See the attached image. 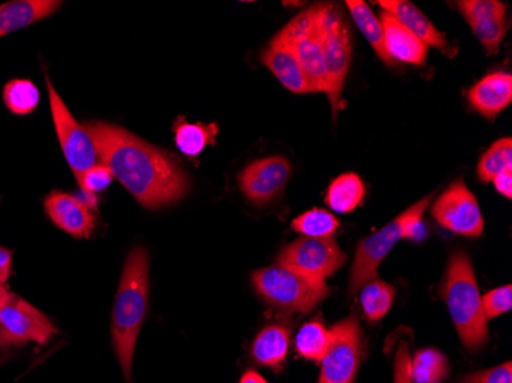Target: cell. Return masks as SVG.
Masks as SVG:
<instances>
[{
  "label": "cell",
  "mask_w": 512,
  "mask_h": 383,
  "mask_svg": "<svg viewBox=\"0 0 512 383\" xmlns=\"http://www.w3.org/2000/svg\"><path fill=\"white\" fill-rule=\"evenodd\" d=\"M365 197V186L358 174H342L327 190L325 203L338 213H352L361 206Z\"/></svg>",
  "instance_id": "7402d4cb"
},
{
  "label": "cell",
  "mask_w": 512,
  "mask_h": 383,
  "mask_svg": "<svg viewBox=\"0 0 512 383\" xmlns=\"http://www.w3.org/2000/svg\"><path fill=\"white\" fill-rule=\"evenodd\" d=\"M474 36L485 46L486 53L496 56L499 53L500 43L506 36V16L488 17V19L473 20L468 22Z\"/></svg>",
  "instance_id": "f546056e"
},
{
  "label": "cell",
  "mask_w": 512,
  "mask_h": 383,
  "mask_svg": "<svg viewBox=\"0 0 512 383\" xmlns=\"http://www.w3.org/2000/svg\"><path fill=\"white\" fill-rule=\"evenodd\" d=\"M497 192L503 197L511 200L512 198V169H506L502 174L497 175L493 180Z\"/></svg>",
  "instance_id": "d590c367"
},
{
  "label": "cell",
  "mask_w": 512,
  "mask_h": 383,
  "mask_svg": "<svg viewBox=\"0 0 512 383\" xmlns=\"http://www.w3.org/2000/svg\"><path fill=\"white\" fill-rule=\"evenodd\" d=\"M0 365H2V361H0Z\"/></svg>",
  "instance_id": "60d3db41"
},
{
  "label": "cell",
  "mask_w": 512,
  "mask_h": 383,
  "mask_svg": "<svg viewBox=\"0 0 512 383\" xmlns=\"http://www.w3.org/2000/svg\"><path fill=\"white\" fill-rule=\"evenodd\" d=\"M7 293V287H0V304H2V301H4L5 296H7Z\"/></svg>",
  "instance_id": "ab89813d"
},
{
  "label": "cell",
  "mask_w": 512,
  "mask_h": 383,
  "mask_svg": "<svg viewBox=\"0 0 512 383\" xmlns=\"http://www.w3.org/2000/svg\"><path fill=\"white\" fill-rule=\"evenodd\" d=\"M289 350V327L284 324H269L256 334L252 344V357L256 364L272 368L279 373L286 364Z\"/></svg>",
  "instance_id": "ffe728a7"
},
{
  "label": "cell",
  "mask_w": 512,
  "mask_h": 383,
  "mask_svg": "<svg viewBox=\"0 0 512 383\" xmlns=\"http://www.w3.org/2000/svg\"><path fill=\"white\" fill-rule=\"evenodd\" d=\"M440 295L444 298L457 333L468 350H480L488 341V319L470 256L454 252L448 262Z\"/></svg>",
  "instance_id": "3957f363"
},
{
  "label": "cell",
  "mask_w": 512,
  "mask_h": 383,
  "mask_svg": "<svg viewBox=\"0 0 512 383\" xmlns=\"http://www.w3.org/2000/svg\"><path fill=\"white\" fill-rule=\"evenodd\" d=\"M450 373L447 357L436 348L417 351L411 359V379L416 383H442Z\"/></svg>",
  "instance_id": "cb8c5ba5"
},
{
  "label": "cell",
  "mask_w": 512,
  "mask_h": 383,
  "mask_svg": "<svg viewBox=\"0 0 512 383\" xmlns=\"http://www.w3.org/2000/svg\"><path fill=\"white\" fill-rule=\"evenodd\" d=\"M345 5H347L348 11L352 14L359 30L370 43L371 48L378 54L379 59L387 63L388 66L398 65L390 59L387 50H385L384 30H382L379 17L362 0H347Z\"/></svg>",
  "instance_id": "44dd1931"
},
{
  "label": "cell",
  "mask_w": 512,
  "mask_h": 383,
  "mask_svg": "<svg viewBox=\"0 0 512 383\" xmlns=\"http://www.w3.org/2000/svg\"><path fill=\"white\" fill-rule=\"evenodd\" d=\"M433 195L422 198L413 206L394 218L387 226L382 227L373 235L362 239L356 249L355 262L350 272V296L356 295L367 282L378 278V269L381 262L387 258L393 247L404 238H413L417 227L421 226L425 210L430 206Z\"/></svg>",
  "instance_id": "277c9868"
},
{
  "label": "cell",
  "mask_w": 512,
  "mask_h": 383,
  "mask_svg": "<svg viewBox=\"0 0 512 383\" xmlns=\"http://www.w3.org/2000/svg\"><path fill=\"white\" fill-rule=\"evenodd\" d=\"M261 63L269 69L270 73L279 80L284 88L293 94H313L312 86L302 71L292 46L287 42L283 34L278 33L269 46L261 53Z\"/></svg>",
  "instance_id": "9a60e30c"
},
{
  "label": "cell",
  "mask_w": 512,
  "mask_h": 383,
  "mask_svg": "<svg viewBox=\"0 0 512 383\" xmlns=\"http://www.w3.org/2000/svg\"><path fill=\"white\" fill-rule=\"evenodd\" d=\"M292 164L286 157L260 158L244 167L238 175L241 192L250 203L264 206L275 200L289 183Z\"/></svg>",
  "instance_id": "4fadbf2b"
},
{
  "label": "cell",
  "mask_w": 512,
  "mask_h": 383,
  "mask_svg": "<svg viewBox=\"0 0 512 383\" xmlns=\"http://www.w3.org/2000/svg\"><path fill=\"white\" fill-rule=\"evenodd\" d=\"M114 181V175L103 163L91 167L82 180L79 181V187L83 194L88 195L91 200H96V195L102 194L111 186Z\"/></svg>",
  "instance_id": "1f68e13d"
},
{
  "label": "cell",
  "mask_w": 512,
  "mask_h": 383,
  "mask_svg": "<svg viewBox=\"0 0 512 383\" xmlns=\"http://www.w3.org/2000/svg\"><path fill=\"white\" fill-rule=\"evenodd\" d=\"M431 215L445 229L470 238L482 235L485 226L479 201L463 180L451 183L434 201Z\"/></svg>",
  "instance_id": "8fae6325"
},
{
  "label": "cell",
  "mask_w": 512,
  "mask_h": 383,
  "mask_svg": "<svg viewBox=\"0 0 512 383\" xmlns=\"http://www.w3.org/2000/svg\"><path fill=\"white\" fill-rule=\"evenodd\" d=\"M319 383H353L362 359V331L355 315L333 325Z\"/></svg>",
  "instance_id": "9c48e42d"
},
{
  "label": "cell",
  "mask_w": 512,
  "mask_h": 383,
  "mask_svg": "<svg viewBox=\"0 0 512 383\" xmlns=\"http://www.w3.org/2000/svg\"><path fill=\"white\" fill-rule=\"evenodd\" d=\"M456 5L467 22L506 16V5L497 0H460Z\"/></svg>",
  "instance_id": "4dcf8cb0"
},
{
  "label": "cell",
  "mask_w": 512,
  "mask_h": 383,
  "mask_svg": "<svg viewBox=\"0 0 512 383\" xmlns=\"http://www.w3.org/2000/svg\"><path fill=\"white\" fill-rule=\"evenodd\" d=\"M85 128L100 163L146 209L171 206L188 194V175L168 152L111 123L89 122Z\"/></svg>",
  "instance_id": "6da1fadb"
},
{
  "label": "cell",
  "mask_w": 512,
  "mask_h": 383,
  "mask_svg": "<svg viewBox=\"0 0 512 383\" xmlns=\"http://www.w3.org/2000/svg\"><path fill=\"white\" fill-rule=\"evenodd\" d=\"M378 5L385 13L391 14L394 19L401 22L410 33H413L425 45L433 46V48H437L447 56H456V48H451L444 34L434 27L430 19L416 5L407 2V0H381Z\"/></svg>",
  "instance_id": "2e32d148"
},
{
  "label": "cell",
  "mask_w": 512,
  "mask_h": 383,
  "mask_svg": "<svg viewBox=\"0 0 512 383\" xmlns=\"http://www.w3.org/2000/svg\"><path fill=\"white\" fill-rule=\"evenodd\" d=\"M330 331L319 319L302 325L296 334V351L299 356L313 362H321L329 350Z\"/></svg>",
  "instance_id": "d4e9b609"
},
{
  "label": "cell",
  "mask_w": 512,
  "mask_h": 383,
  "mask_svg": "<svg viewBox=\"0 0 512 383\" xmlns=\"http://www.w3.org/2000/svg\"><path fill=\"white\" fill-rule=\"evenodd\" d=\"M240 383H267L261 374L255 373V371H247L243 377H241Z\"/></svg>",
  "instance_id": "74e56055"
},
{
  "label": "cell",
  "mask_w": 512,
  "mask_h": 383,
  "mask_svg": "<svg viewBox=\"0 0 512 383\" xmlns=\"http://www.w3.org/2000/svg\"><path fill=\"white\" fill-rule=\"evenodd\" d=\"M11 266H13V253L5 247H0V287H5L7 284Z\"/></svg>",
  "instance_id": "8d00e7d4"
},
{
  "label": "cell",
  "mask_w": 512,
  "mask_h": 383,
  "mask_svg": "<svg viewBox=\"0 0 512 383\" xmlns=\"http://www.w3.org/2000/svg\"><path fill=\"white\" fill-rule=\"evenodd\" d=\"M379 20L384 30L385 50L393 62L410 63L414 66L427 63L428 46L424 42L385 11Z\"/></svg>",
  "instance_id": "ac0fdd59"
},
{
  "label": "cell",
  "mask_w": 512,
  "mask_h": 383,
  "mask_svg": "<svg viewBox=\"0 0 512 383\" xmlns=\"http://www.w3.org/2000/svg\"><path fill=\"white\" fill-rule=\"evenodd\" d=\"M46 88L50 94L51 114H53L60 148L65 155L66 163L69 164V169L79 183L91 167L100 163L96 143L86 131L85 126L80 125L71 111L66 108L65 102L54 88L48 74H46Z\"/></svg>",
  "instance_id": "ba28073f"
},
{
  "label": "cell",
  "mask_w": 512,
  "mask_h": 383,
  "mask_svg": "<svg viewBox=\"0 0 512 383\" xmlns=\"http://www.w3.org/2000/svg\"><path fill=\"white\" fill-rule=\"evenodd\" d=\"M506 169H512L511 138H500L480 158L477 175L483 183H491L497 175Z\"/></svg>",
  "instance_id": "83f0119b"
},
{
  "label": "cell",
  "mask_w": 512,
  "mask_h": 383,
  "mask_svg": "<svg viewBox=\"0 0 512 383\" xmlns=\"http://www.w3.org/2000/svg\"><path fill=\"white\" fill-rule=\"evenodd\" d=\"M322 4H315L293 17L279 33L286 37L293 53L315 92H325L324 59H322Z\"/></svg>",
  "instance_id": "52a82bcc"
},
{
  "label": "cell",
  "mask_w": 512,
  "mask_h": 383,
  "mask_svg": "<svg viewBox=\"0 0 512 383\" xmlns=\"http://www.w3.org/2000/svg\"><path fill=\"white\" fill-rule=\"evenodd\" d=\"M45 212L54 226L74 238H88L96 227L91 206L60 190H54L45 198Z\"/></svg>",
  "instance_id": "5bb4252c"
},
{
  "label": "cell",
  "mask_w": 512,
  "mask_h": 383,
  "mask_svg": "<svg viewBox=\"0 0 512 383\" xmlns=\"http://www.w3.org/2000/svg\"><path fill=\"white\" fill-rule=\"evenodd\" d=\"M483 313L486 319H494L505 315L512 307V287L503 285L499 289L491 290L482 298Z\"/></svg>",
  "instance_id": "d6a6232c"
},
{
  "label": "cell",
  "mask_w": 512,
  "mask_h": 383,
  "mask_svg": "<svg viewBox=\"0 0 512 383\" xmlns=\"http://www.w3.org/2000/svg\"><path fill=\"white\" fill-rule=\"evenodd\" d=\"M394 302L393 285L373 279L362 287L361 304L368 321L378 322L387 316Z\"/></svg>",
  "instance_id": "484cf974"
},
{
  "label": "cell",
  "mask_w": 512,
  "mask_h": 383,
  "mask_svg": "<svg viewBox=\"0 0 512 383\" xmlns=\"http://www.w3.org/2000/svg\"><path fill=\"white\" fill-rule=\"evenodd\" d=\"M13 341H11L10 336H8L7 331H5L4 325L0 322V350H4V348L11 347Z\"/></svg>",
  "instance_id": "f35d334b"
},
{
  "label": "cell",
  "mask_w": 512,
  "mask_h": 383,
  "mask_svg": "<svg viewBox=\"0 0 512 383\" xmlns=\"http://www.w3.org/2000/svg\"><path fill=\"white\" fill-rule=\"evenodd\" d=\"M4 102L13 114L30 115L39 106L40 92L31 80H10L4 88Z\"/></svg>",
  "instance_id": "4316f807"
},
{
  "label": "cell",
  "mask_w": 512,
  "mask_h": 383,
  "mask_svg": "<svg viewBox=\"0 0 512 383\" xmlns=\"http://www.w3.org/2000/svg\"><path fill=\"white\" fill-rule=\"evenodd\" d=\"M62 2L59 0H13L0 5V37L16 33L22 28L53 16Z\"/></svg>",
  "instance_id": "d6986e66"
},
{
  "label": "cell",
  "mask_w": 512,
  "mask_h": 383,
  "mask_svg": "<svg viewBox=\"0 0 512 383\" xmlns=\"http://www.w3.org/2000/svg\"><path fill=\"white\" fill-rule=\"evenodd\" d=\"M322 59H324L325 94L329 95L333 118L342 106V91L352 62V36L341 11L332 4H322Z\"/></svg>",
  "instance_id": "8992f818"
},
{
  "label": "cell",
  "mask_w": 512,
  "mask_h": 383,
  "mask_svg": "<svg viewBox=\"0 0 512 383\" xmlns=\"http://www.w3.org/2000/svg\"><path fill=\"white\" fill-rule=\"evenodd\" d=\"M338 227V218L324 209H312L309 212H304L292 223V229L307 238H332Z\"/></svg>",
  "instance_id": "f1b7e54d"
},
{
  "label": "cell",
  "mask_w": 512,
  "mask_h": 383,
  "mask_svg": "<svg viewBox=\"0 0 512 383\" xmlns=\"http://www.w3.org/2000/svg\"><path fill=\"white\" fill-rule=\"evenodd\" d=\"M252 284L267 304L301 315L315 310L329 296L325 281L301 275L281 264L256 270L252 275Z\"/></svg>",
  "instance_id": "5b68a950"
},
{
  "label": "cell",
  "mask_w": 512,
  "mask_h": 383,
  "mask_svg": "<svg viewBox=\"0 0 512 383\" xmlns=\"http://www.w3.org/2000/svg\"><path fill=\"white\" fill-rule=\"evenodd\" d=\"M347 261L335 238H304L284 247L278 262L301 275L324 281L335 275Z\"/></svg>",
  "instance_id": "30bf717a"
},
{
  "label": "cell",
  "mask_w": 512,
  "mask_h": 383,
  "mask_svg": "<svg viewBox=\"0 0 512 383\" xmlns=\"http://www.w3.org/2000/svg\"><path fill=\"white\" fill-rule=\"evenodd\" d=\"M463 383H512V364L506 362L500 367L473 374L463 380Z\"/></svg>",
  "instance_id": "836d02e7"
},
{
  "label": "cell",
  "mask_w": 512,
  "mask_h": 383,
  "mask_svg": "<svg viewBox=\"0 0 512 383\" xmlns=\"http://www.w3.org/2000/svg\"><path fill=\"white\" fill-rule=\"evenodd\" d=\"M0 322L16 347L28 342L46 344L57 334V328L42 311L11 292L0 304Z\"/></svg>",
  "instance_id": "7c38bea8"
},
{
  "label": "cell",
  "mask_w": 512,
  "mask_h": 383,
  "mask_svg": "<svg viewBox=\"0 0 512 383\" xmlns=\"http://www.w3.org/2000/svg\"><path fill=\"white\" fill-rule=\"evenodd\" d=\"M468 102L483 117L494 120L512 102V76L505 71L486 74L468 89Z\"/></svg>",
  "instance_id": "e0dca14e"
},
{
  "label": "cell",
  "mask_w": 512,
  "mask_h": 383,
  "mask_svg": "<svg viewBox=\"0 0 512 383\" xmlns=\"http://www.w3.org/2000/svg\"><path fill=\"white\" fill-rule=\"evenodd\" d=\"M148 302V252L143 247H134L123 267L111 321L112 347L128 383H131L135 345L145 322Z\"/></svg>",
  "instance_id": "7a4b0ae2"
},
{
  "label": "cell",
  "mask_w": 512,
  "mask_h": 383,
  "mask_svg": "<svg viewBox=\"0 0 512 383\" xmlns=\"http://www.w3.org/2000/svg\"><path fill=\"white\" fill-rule=\"evenodd\" d=\"M218 126L188 123L184 120L175 125V145L186 157H198L209 145H214Z\"/></svg>",
  "instance_id": "603a6c76"
},
{
  "label": "cell",
  "mask_w": 512,
  "mask_h": 383,
  "mask_svg": "<svg viewBox=\"0 0 512 383\" xmlns=\"http://www.w3.org/2000/svg\"><path fill=\"white\" fill-rule=\"evenodd\" d=\"M394 383H413L411 379V356L407 342H402L394 359Z\"/></svg>",
  "instance_id": "e575fe53"
}]
</instances>
